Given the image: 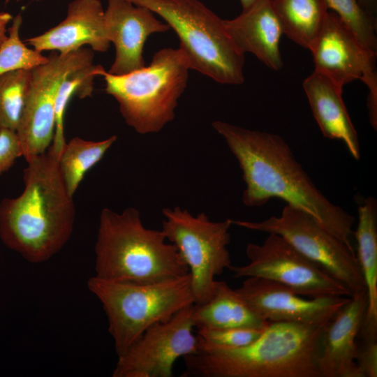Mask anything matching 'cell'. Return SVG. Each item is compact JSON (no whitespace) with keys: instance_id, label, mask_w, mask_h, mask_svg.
I'll return each instance as SVG.
<instances>
[{"instance_id":"17","label":"cell","mask_w":377,"mask_h":377,"mask_svg":"<svg viewBox=\"0 0 377 377\" xmlns=\"http://www.w3.org/2000/svg\"><path fill=\"white\" fill-rule=\"evenodd\" d=\"M100 0H73L60 23L42 34L26 40L36 50L65 54L89 45L93 51L105 52L110 45Z\"/></svg>"},{"instance_id":"25","label":"cell","mask_w":377,"mask_h":377,"mask_svg":"<svg viewBox=\"0 0 377 377\" xmlns=\"http://www.w3.org/2000/svg\"><path fill=\"white\" fill-rule=\"evenodd\" d=\"M31 70L0 75V128L16 131L31 82Z\"/></svg>"},{"instance_id":"15","label":"cell","mask_w":377,"mask_h":377,"mask_svg":"<svg viewBox=\"0 0 377 377\" xmlns=\"http://www.w3.org/2000/svg\"><path fill=\"white\" fill-rule=\"evenodd\" d=\"M104 17L110 41L115 48L114 59L108 71L113 75L145 66L143 49L147 39L170 30L151 10L126 0H108Z\"/></svg>"},{"instance_id":"27","label":"cell","mask_w":377,"mask_h":377,"mask_svg":"<svg viewBox=\"0 0 377 377\" xmlns=\"http://www.w3.org/2000/svg\"><path fill=\"white\" fill-rule=\"evenodd\" d=\"M367 50L377 54L376 17L371 15L357 0H325Z\"/></svg>"},{"instance_id":"26","label":"cell","mask_w":377,"mask_h":377,"mask_svg":"<svg viewBox=\"0 0 377 377\" xmlns=\"http://www.w3.org/2000/svg\"><path fill=\"white\" fill-rule=\"evenodd\" d=\"M21 13L12 20L8 38L0 46V75L20 69L32 70L46 63L49 58L42 52L27 47L20 39Z\"/></svg>"},{"instance_id":"10","label":"cell","mask_w":377,"mask_h":377,"mask_svg":"<svg viewBox=\"0 0 377 377\" xmlns=\"http://www.w3.org/2000/svg\"><path fill=\"white\" fill-rule=\"evenodd\" d=\"M94 51L82 47L65 54L53 52L48 61L31 70V82L16 129L26 161L45 153L55 132V100L62 81L72 73L89 66Z\"/></svg>"},{"instance_id":"23","label":"cell","mask_w":377,"mask_h":377,"mask_svg":"<svg viewBox=\"0 0 377 377\" xmlns=\"http://www.w3.org/2000/svg\"><path fill=\"white\" fill-rule=\"evenodd\" d=\"M117 135L99 140L73 138L58 157L59 170L68 193L73 197L85 174L98 163L117 140Z\"/></svg>"},{"instance_id":"32","label":"cell","mask_w":377,"mask_h":377,"mask_svg":"<svg viewBox=\"0 0 377 377\" xmlns=\"http://www.w3.org/2000/svg\"><path fill=\"white\" fill-rule=\"evenodd\" d=\"M360 6L371 15L376 17L377 0H357Z\"/></svg>"},{"instance_id":"16","label":"cell","mask_w":377,"mask_h":377,"mask_svg":"<svg viewBox=\"0 0 377 377\" xmlns=\"http://www.w3.org/2000/svg\"><path fill=\"white\" fill-rule=\"evenodd\" d=\"M367 303V293L350 297L324 326L317 353L320 377H359L357 337Z\"/></svg>"},{"instance_id":"18","label":"cell","mask_w":377,"mask_h":377,"mask_svg":"<svg viewBox=\"0 0 377 377\" xmlns=\"http://www.w3.org/2000/svg\"><path fill=\"white\" fill-rule=\"evenodd\" d=\"M223 22L239 52L253 54L273 70L282 68L279 45L283 34L272 0H259L242 10L237 17L223 20Z\"/></svg>"},{"instance_id":"1","label":"cell","mask_w":377,"mask_h":377,"mask_svg":"<svg viewBox=\"0 0 377 377\" xmlns=\"http://www.w3.org/2000/svg\"><path fill=\"white\" fill-rule=\"evenodd\" d=\"M212 126L224 138L242 171L244 205L260 207L279 198L309 214L354 251L350 239L355 217L320 191L280 135L222 121Z\"/></svg>"},{"instance_id":"30","label":"cell","mask_w":377,"mask_h":377,"mask_svg":"<svg viewBox=\"0 0 377 377\" xmlns=\"http://www.w3.org/2000/svg\"><path fill=\"white\" fill-rule=\"evenodd\" d=\"M22 156L16 131L0 128V176Z\"/></svg>"},{"instance_id":"33","label":"cell","mask_w":377,"mask_h":377,"mask_svg":"<svg viewBox=\"0 0 377 377\" xmlns=\"http://www.w3.org/2000/svg\"><path fill=\"white\" fill-rule=\"evenodd\" d=\"M259 0H239L242 10L247 8Z\"/></svg>"},{"instance_id":"12","label":"cell","mask_w":377,"mask_h":377,"mask_svg":"<svg viewBox=\"0 0 377 377\" xmlns=\"http://www.w3.org/2000/svg\"><path fill=\"white\" fill-rule=\"evenodd\" d=\"M193 306L147 328L118 356L112 376L172 377L176 360L198 350V340L193 333Z\"/></svg>"},{"instance_id":"31","label":"cell","mask_w":377,"mask_h":377,"mask_svg":"<svg viewBox=\"0 0 377 377\" xmlns=\"http://www.w3.org/2000/svg\"><path fill=\"white\" fill-rule=\"evenodd\" d=\"M13 18V16L9 13H0V46L8 38L6 26Z\"/></svg>"},{"instance_id":"14","label":"cell","mask_w":377,"mask_h":377,"mask_svg":"<svg viewBox=\"0 0 377 377\" xmlns=\"http://www.w3.org/2000/svg\"><path fill=\"white\" fill-rule=\"evenodd\" d=\"M235 290L269 322L307 325L327 323L350 297H325L306 300L283 284L255 276L246 277Z\"/></svg>"},{"instance_id":"19","label":"cell","mask_w":377,"mask_h":377,"mask_svg":"<svg viewBox=\"0 0 377 377\" xmlns=\"http://www.w3.org/2000/svg\"><path fill=\"white\" fill-rule=\"evenodd\" d=\"M302 86L323 135L342 140L352 156L359 160L358 135L343 101L342 87L316 71Z\"/></svg>"},{"instance_id":"28","label":"cell","mask_w":377,"mask_h":377,"mask_svg":"<svg viewBox=\"0 0 377 377\" xmlns=\"http://www.w3.org/2000/svg\"><path fill=\"white\" fill-rule=\"evenodd\" d=\"M263 330L244 328H198V349L242 348L254 342Z\"/></svg>"},{"instance_id":"9","label":"cell","mask_w":377,"mask_h":377,"mask_svg":"<svg viewBox=\"0 0 377 377\" xmlns=\"http://www.w3.org/2000/svg\"><path fill=\"white\" fill-rule=\"evenodd\" d=\"M230 221L232 225L281 236L343 284L351 297L367 293L355 251L306 212L287 204L280 216H271L262 221Z\"/></svg>"},{"instance_id":"5","label":"cell","mask_w":377,"mask_h":377,"mask_svg":"<svg viewBox=\"0 0 377 377\" xmlns=\"http://www.w3.org/2000/svg\"><path fill=\"white\" fill-rule=\"evenodd\" d=\"M188 59L179 48L157 51L149 65L124 75L103 69L105 92L118 103L125 122L141 135L158 133L175 116L187 86Z\"/></svg>"},{"instance_id":"13","label":"cell","mask_w":377,"mask_h":377,"mask_svg":"<svg viewBox=\"0 0 377 377\" xmlns=\"http://www.w3.org/2000/svg\"><path fill=\"white\" fill-rule=\"evenodd\" d=\"M314 71L338 86L362 80L369 92L377 93V54L364 48L336 13L328 12L311 49Z\"/></svg>"},{"instance_id":"29","label":"cell","mask_w":377,"mask_h":377,"mask_svg":"<svg viewBox=\"0 0 377 377\" xmlns=\"http://www.w3.org/2000/svg\"><path fill=\"white\" fill-rule=\"evenodd\" d=\"M357 344V366L359 377L377 376V335L362 334Z\"/></svg>"},{"instance_id":"22","label":"cell","mask_w":377,"mask_h":377,"mask_svg":"<svg viewBox=\"0 0 377 377\" xmlns=\"http://www.w3.org/2000/svg\"><path fill=\"white\" fill-rule=\"evenodd\" d=\"M283 34L311 50L327 15L325 0H272Z\"/></svg>"},{"instance_id":"7","label":"cell","mask_w":377,"mask_h":377,"mask_svg":"<svg viewBox=\"0 0 377 377\" xmlns=\"http://www.w3.org/2000/svg\"><path fill=\"white\" fill-rule=\"evenodd\" d=\"M190 273L149 284L105 281L91 277L89 290L99 300L108 321L117 355L147 328L168 320L194 304Z\"/></svg>"},{"instance_id":"24","label":"cell","mask_w":377,"mask_h":377,"mask_svg":"<svg viewBox=\"0 0 377 377\" xmlns=\"http://www.w3.org/2000/svg\"><path fill=\"white\" fill-rule=\"evenodd\" d=\"M104 68L94 64L82 68L67 76L61 83L55 100V132L51 146L60 154L66 143L64 137V117L68 103L73 96L85 98L91 96L94 80Z\"/></svg>"},{"instance_id":"3","label":"cell","mask_w":377,"mask_h":377,"mask_svg":"<svg viewBox=\"0 0 377 377\" xmlns=\"http://www.w3.org/2000/svg\"><path fill=\"white\" fill-rule=\"evenodd\" d=\"M325 324L269 322L246 346L199 348L184 357L186 370L182 376L320 377L317 353Z\"/></svg>"},{"instance_id":"2","label":"cell","mask_w":377,"mask_h":377,"mask_svg":"<svg viewBox=\"0 0 377 377\" xmlns=\"http://www.w3.org/2000/svg\"><path fill=\"white\" fill-rule=\"evenodd\" d=\"M59 155L50 146L27 161L22 193L0 202L1 241L31 263L53 257L73 231L75 207L59 170Z\"/></svg>"},{"instance_id":"11","label":"cell","mask_w":377,"mask_h":377,"mask_svg":"<svg viewBox=\"0 0 377 377\" xmlns=\"http://www.w3.org/2000/svg\"><path fill=\"white\" fill-rule=\"evenodd\" d=\"M245 252L248 264L228 268L234 278L266 279L312 298L351 297L343 284L279 235L269 233L261 244H248Z\"/></svg>"},{"instance_id":"6","label":"cell","mask_w":377,"mask_h":377,"mask_svg":"<svg viewBox=\"0 0 377 377\" xmlns=\"http://www.w3.org/2000/svg\"><path fill=\"white\" fill-rule=\"evenodd\" d=\"M159 16L179 40L195 70L223 84L244 81V54L230 38L223 20L199 0H126Z\"/></svg>"},{"instance_id":"8","label":"cell","mask_w":377,"mask_h":377,"mask_svg":"<svg viewBox=\"0 0 377 377\" xmlns=\"http://www.w3.org/2000/svg\"><path fill=\"white\" fill-rule=\"evenodd\" d=\"M162 213L161 230L189 269L194 304H204L214 294L216 276L231 265L227 248L230 219L212 221L204 212L193 216L178 206L164 208Z\"/></svg>"},{"instance_id":"21","label":"cell","mask_w":377,"mask_h":377,"mask_svg":"<svg viewBox=\"0 0 377 377\" xmlns=\"http://www.w3.org/2000/svg\"><path fill=\"white\" fill-rule=\"evenodd\" d=\"M353 235L368 300L361 330L377 333V202L374 198H365L358 206V223Z\"/></svg>"},{"instance_id":"20","label":"cell","mask_w":377,"mask_h":377,"mask_svg":"<svg viewBox=\"0 0 377 377\" xmlns=\"http://www.w3.org/2000/svg\"><path fill=\"white\" fill-rule=\"evenodd\" d=\"M193 320L197 328L264 330L269 323L235 290L219 281H216L209 301L193 304Z\"/></svg>"},{"instance_id":"4","label":"cell","mask_w":377,"mask_h":377,"mask_svg":"<svg viewBox=\"0 0 377 377\" xmlns=\"http://www.w3.org/2000/svg\"><path fill=\"white\" fill-rule=\"evenodd\" d=\"M162 230L146 228L139 210L103 208L95 243V276L105 281L149 284L189 273L177 247Z\"/></svg>"},{"instance_id":"34","label":"cell","mask_w":377,"mask_h":377,"mask_svg":"<svg viewBox=\"0 0 377 377\" xmlns=\"http://www.w3.org/2000/svg\"><path fill=\"white\" fill-rule=\"evenodd\" d=\"M10 0H6V2L9 1ZM16 1H19V0H16ZM36 1H40V0H36Z\"/></svg>"}]
</instances>
